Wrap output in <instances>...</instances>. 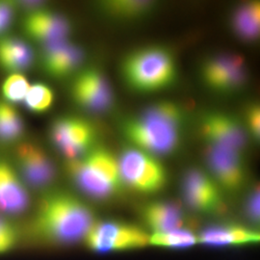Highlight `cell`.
Returning a JSON list of instances; mask_svg holds the SVG:
<instances>
[{"label":"cell","mask_w":260,"mask_h":260,"mask_svg":"<svg viewBox=\"0 0 260 260\" xmlns=\"http://www.w3.org/2000/svg\"><path fill=\"white\" fill-rule=\"evenodd\" d=\"M92 210L74 196L51 193L39 205L33 233L43 241L72 245L83 241L94 223Z\"/></svg>","instance_id":"cell-1"},{"label":"cell","mask_w":260,"mask_h":260,"mask_svg":"<svg viewBox=\"0 0 260 260\" xmlns=\"http://www.w3.org/2000/svg\"><path fill=\"white\" fill-rule=\"evenodd\" d=\"M181 113L173 103H159L126 122L127 138L146 152L168 154L177 149L180 137Z\"/></svg>","instance_id":"cell-2"},{"label":"cell","mask_w":260,"mask_h":260,"mask_svg":"<svg viewBox=\"0 0 260 260\" xmlns=\"http://www.w3.org/2000/svg\"><path fill=\"white\" fill-rule=\"evenodd\" d=\"M68 173L82 193L98 201L118 195L123 185L118 160L105 149H93L83 157L69 161Z\"/></svg>","instance_id":"cell-3"},{"label":"cell","mask_w":260,"mask_h":260,"mask_svg":"<svg viewBox=\"0 0 260 260\" xmlns=\"http://www.w3.org/2000/svg\"><path fill=\"white\" fill-rule=\"evenodd\" d=\"M123 75L130 86L141 92H151L171 85L176 77V65L170 52L149 47L128 56Z\"/></svg>","instance_id":"cell-4"},{"label":"cell","mask_w":260,"mask_h":260,"mask_svg":"<svg viewBox=\"0 0 260 260\" xmlns=\"http://www.w3.org/2000/svg\"><path fill=\"white\" fill-rule=\"evenodd\" d=\"M118 165L122 184L141 194H155L167 183L166 170L146 151L125 149Z\"/></svg>","instance_id":"cell-5"},{"label":"cell","mask_w":260,"mask_h":260,"mask_svg":"<svg viewBox=\"0 0 260 260\" xmlns=\"http://www.w3.org/2000/svg\"><path fill=\"white\" fill-rule=\"evenodd\" d=\"M83 241L95 252L135 251L149 246V234L135 224L103 221L94 222Z\"/></svg>","instance_id":"cell-6"},{"label":"cell","mask_w":260,"mask_h":260,"mask_svg":"<svg viewBox=\"0 0 260 260\" xmlns=\"http://www.w3.org/2000/svg\"><path fill=\"white\" fill-rule=\"evenodd\" d=\"M50 138L61 153L72 161L89 152L94 143L95 132L93 125L83 119L66 117L53 122Z\"/></svg>","instance_id":"cell-7"},{"label":"cell","mask_w":260,"mask_h":260,"mask_svg":"<svg viewBox=\"0 0 260 260\" xmlns=\"http://www.w3.org/2000/svg\"><path fill=\"white\" fill-rule=\"evenodd\" d=\"M182 192L186 204L197 212L219 214L225 209L222 189L201 170L192 169L186 173Z\"/></svg>","instance_id":"cell-8"},{"label":"cell","mask_w":260,"mask_h":260,"mask_svg":"<svg viewBox=\"0 0 260 260\" xmlns=\"http://www.w3.org/2000/svg\"><path fill=\"white\" fill-rule=\"evenodd\" d=\"M206 160L212 174L211 177L221 189L229 192L241 189L246 173L240 151L208 145Z\"/></svg>","instance_id":"cell-9"},{"label":"cell","mask_w":260,"mask_h":260,"mask_svg":"<svg viewBox=\"0 0 260 260\" xmlns=\"http://www.w3.org/2000/svg\"><path fill=\"white\" fill-rule=\"evenodd\" d=\"M21 177L34 189H46L56 178V169L46 151L31 143L19 145L16 151Z\"/></svg>","instance_id":"cell-10"},{"label":"cell","mask_w":260,"mask_h":260,"mask_svg":"<svg viewBox=\"0 0 260 260\" xmlns=\"http://www.w3.org/2000/svg\"><path fill=\"white\" fill-rule=\"evenodd\" d=\"M73 95L76 103L90 111H106L113 103L109 83L103 74L94 70L85 71L76 77Z\"/></svg>","instance_id":"cell-11"},{"label":"cell","mask_w":260,"mask_h":260,"mask_svg":"<svg viewBox=\"0 0 260 260\" xmlns=\"http://www.w3.org/2000/svg\"><path fill=\"white\" fill-rule=\"evenodd\" d=\"M205 82L221 92L241 87L246 79L245 65L240 56L225 54L208 60L203 69Z\"/></svg>","instance_id":"cell-12"},{"label":"cell","mask_w":260,"mask_h":260,"mask_svg":"<svg viewBox=\"0 0 260 260\" xmlns=\"http://www.w3.org/2000/svg\"><path fill=\"white\" fill-rule=\"evenodd\" d=\"M23 29L29 37L45 46L67 40L71 24L59 14L40 9L28 14L23 21Z\"/></svg>","instance_id":"cell-13"},{"label":"cell","mask_w":260,"mask_h":260,"mask_svg":"<svg viewBox=\"0 0 260 260\" xmlns=\"http://www.w3.org/2000/svg\"><path fill=\"white\" fill-rule=\"evenodd\" d=\"M199 244L209 247H243L255 245L260 241V233L254 228L238 223L210 225L198 235Z\"/></svg>","instance_id":"cell-14"},{"label":"cell","mask_w":260,"mask_h":260,"mask_svg":"<svg viewBox=\"0 0 260 260\" xmlns=\"http://www.w3.org/2000/svg\"><path fill=\"white\" fill-rule=\"evenodd\" d=\"M203 135L208 145L220 146L241 152L245 145V133L241 125L223 114H211L203 121Z\"/></svg>","instance_id":"cell-15"},{"label":"cell","mask_w":260,"mask_h":260,"mask_svg":"<svg viewBox=\"0 0 260 260\" xmlns=\"http://www.w3.org/2000/svg\"><path fill=\"white\" fill-rule=\"evenodd\" d=\"M43 47L42 63L47 74L52 76L64 77L71 75L83 61L82 49L67 40Z\"/></svg>","instance_id":"cell-16"},{"label":"cell","mask_w":260,"mask_h":260,"mask_svg":"<svg viewBox=\"0 0 260 260\" xmlns=\"http://www.w3.org/2000/svg\"><path fill=\"white\" fill-rule=\"evenodd\" d=\"M29 194L15 170L0 160V211L19 215L29 206Z\"/></svg>","instance_id":"cell-17"},{"label":"cell","mask_w":260,"mask_h":260,"mask_svg":"<svg viewBox=\"0 0 260 260\" xmlns=\"http://www.w3.org/2000/svg\"><path fill=\"white\" fill-rule=\"evenodd\" d=\"M142 218L151 234L182 229L185 223V216L181 208L168 202L149 204L143 209Z\"/></svg>","instance_id":"cell-18"},{"label":"cell","mask_w":260,"mask_h":260,"mask_svg":"<svg viewBox=\"0 0 260 260\" xmlns=\"http://www.w3.org/2000/svg\"><path fill=\"white\" fill-rule=\"evenodd\" d=\"M34 53L31 47L18 38L0 39V67L4 70L19 74L32 65Z\"/></svg>","instance_id":"cell-19"},{"label":"cell","mask_w":260,"mask_h":260,"mask_svg":"<svg viewBox=\"0 0 260 260\" xmlns=\"http://www.w3.org/2000/svg\"><path fill=\"white\" fill-rule=\"evenodd\" d=\"M259 15L258 3L242 6L233 17L235 32L244 40H255L259 35Z\"/></svg>","instance_id":"cell-20"},{"label":"cell","mask_w":260,"mask_h":260,"mask_svg":"<svg viewBox=\"0 0 260 260\" xmlns=\"http://www.w3.org/2000/svg\"><path fill=\"white\" fill-rule=\"evenodd\" d=\"M197 244H199L198 235L185 228L167 233L149 234V245L159 248L182 250L191 248Z\"/></svg>","instance_id":"cell-21"},{"label":"cell","mask_w":260,"mask_h":260,"mask_svg":"<svg viewBox=\"0 0 260 260\" xmlns=\"http://www.w3.org/2000/svg\"><path fill=\"white\" fill-rule=\"evenodd\" d=\"M23 130V121L17 110L9 103L0 102V142H15L22 136Z\"/></svg>","instance_id":"cell-22"},{"label":"cell","mask_w":260,"mask_h":260,"mask_svg":"<svg viewBox=\"0 0 260 260\" xmlns=\"http://www.w3.org/2000/svg\"><path fill=\"white\" fill-rule=\"evenodd\" d=\"M53 101V91L46 84L36 83L30 86L23 102L30 111L42 113L47 111Z\"/></svg>","instance_id":"cell-23"},{"label":"cell","mask_w":260,"mask_h":260,"mask_svg":"<svg viewBox=\"0 0 260 260\" xmlns=\"http://www.w3.org/2000/svg\"><path fill=\"white\" fill-rule=\"evenodd\" d=\"M30 85L27 79L20 74H12L2 86L4 99L10 103H18L24 101Z\"/></svg>","instance_id":"cell-24"},{"label":"cell","mask_w":260,"mask_h":260,"mask_svg":"<svg viewBox=\"0 0 260 260\" xmlns=\"http://www.w3.org/2000/svg\"><path fill=\"white\" fill-rule=\"evenodd\" d=\"M150 6L148 2L140 1H115L106 4L107 11L122 17H135L148 11Z\"/></svg>","instance_id":"cell-25"},{"label":"cell","mask_w":260,"mask_h":260,"mask_svg":"<svg viewBox=\"0 0 260 260\" xmlns=\"http://www.w3.org/2000/svg\"><path fill=\"white\" fill-rule=\"evenodd\" d=\"M19 235L14 224L0 216V253L11 251L17 245Z\"/></svg>","instance_id":"cell-26"},{"label":"cell","mask_w":260,"mask_h":260,"mask_svg":"<svg viewBox=\"0 0 260 260\" xmlns=\"http://www.w3.org/2000/svg\"><path fill=\"white\" fill-rule=\"evenodd\" d=\"M245 214L249 222L255 229L259 223V188L255 187L248 197L245 204Z\"/></svg>","instance_id":"cell-27"},{"label":"cell","mask_w":260,"mask_h":260,"mask_svg":"<svg viewBox=\"0 0 260 260\" xmlns=\"http://www.w3.org/2000/svg\"><path fill=\"white\" fill-rule=\"evenodd\" d=\"M14 6L10 2L0 1V35L4 34L13 21Z\"/></svg>","instance_id":"cell-28"},{"label":"cell","mask_w":260,"mask_h":260,"mask_svg":"<svg viewBox=\"0 0 260 260\" xmlns=\"http://www.w3.org/2000/svg\"><path fill=\"white\" fill-rule=\"evenodd\" d=\"M248 122H249V127L251 129L252 135L255 138H259L260 130V111L259 107L256 105H252L250 107L248 111Z\"/></svg>","instance_id":"cell-29"},{"label":"cell","mask_w":260,"mask_h":260,"mask_svg":"<svg viewBox=\"0 0 260 260\" xmlns=\"http://www.w3.org/2000/svg\"><path fill=\"white\" fill-rule=\"evenodd\" d=\"M18 5L20 6L22 9L27 11L29 13L35 12L37 10L41 9L43 6V2L40 1H20L18 2Z\"/></svg>","instance_id":"cell-30"}]
</instances>
